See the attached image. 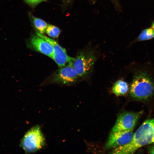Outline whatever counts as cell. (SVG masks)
<instances>
[{
    "mask_svg": "<svg viewBox=\"0 0 154 154\" xmlns=\"http://www.w3.org/2000/svg\"><path fill=\"white\" fill-rule=\"evenodd\" d=\"M34 25L38 33L42 34L46 32L48 24L43 20L34 16L32 17Z\"/></svg>",
    "mask_w": 154,
    "mask_h": 154,
    "instance_id": "cell-11",
    "label": "cell"
},
{
    "mask_svg": "<svg viewBox=\"0 0 154 154\" xmlns=\"http://www.w3.org/2000/svg\"><path fill=\"white\" fill-rule=\"evenodd\" d=\"M79 77L71 66L67 65L60 67L52 78L53 82L62 84H68L76 82Z\"/></svg>",
    "mask_w": 154,
    "mask_h": 154,
    "instance_id": "cell-8",
    "label": "cell"
},
{
    "mask_svg": "<svg viewBox=\"0 0 154 154\" xmlns=\"http://www.w3.org/2000/svg\"><path fill=\"white\" fill-rule=\"evenodd\" d=\"M96 59L92 51L84 50L80 52L76 58H73L68 65L73 68L79 76H85L92 69Z\"/></svg>",
    "mask_w": 154,
    "mask_h": 154,
    "instance_id": "cell-4",
    "label": "cell"
},
{
    "mask_svg": "<svg viewBox=\"0 0 154 154\" xmlns=\"http://www.w3.org/2000/svg\"><path fill=\"white\" fill-rule=\"evenodd\" d=\"M128 90V86L127 83L120 80L116 81L112 88L113 92L117 96L125 95L127 92Z\"/></svg>",
    "mask_w": 154,
    "mask_h": 154,
    "instance_id": "cell-10",
    "label": "cell"
},
{
    "mask_svg": "<svg viewBox=\"0 0 154 154\" xmlns=\"http://www.w3.org/2000/svg\"><path fill=\"white\" fill-rule=\"evenodd\" d=\"M36 35L49 43L52 46L54 50L53 60L59 67L68 65L73 58L67 54L65 49L53 39L41 34L36 33Z\"/></svg>",
    "mask_w": 154,
    "mask_h": 154,
    "instance_id": "cell-7",
    "label": "cell"
},
{
    "mask_svg": "<svg viewBox=\"0 0 154 154\" xmlns=\"http://www.w3.org/2000/svg\"><path fill=\"white\" fill-rule=\"evenodd\" d=\"M31 47L39 52L53 59L54 50L52 46L48 42L37 35H33L31 39Z\"/></svg>",
    "mask_w": 154,
    "mask_h": 154,
    "instance_id": "cell-9",
    "label": "cell"
},
{
    "mask_svg": "<svg viewBox=\"0 0 154 154\" xmlns=\"http://www.w3.org/2000/svg\"><path fill=\"white\" fill-rule=\"evenodd\" d=\"M152 28L154 30V21L152 23Z\"/></svg>",
    "mask_w": 154,
    "mask_h": 154,
    "instance_id": "cell-16",
    "label": "cell"
},
{
    "mask_svg": "<svg viewBox=\"0 0 154 154\" xmlns=\"http://www.w3.org/2000/svg\"><path fill=\"white\" fill-rule=\"evenodd\" d=\"M149 152L150 154H154V146H152L149 148Z\"/></svg>",
    "mask_w": 154,
    "mask_h": 154,
    "instance_id": "cell-15",
    "label": "cell"
},
{
    "mask_svg": "<svg viewBox=\"0 0 154 154\" xmlns=\"http://www.w3.org/2000/svg\"><path fill=\"white\" fill-rule=\"evenodd\" d=\"M45 32L50 37L57 38L60 35V31L58 27L49 24L48 25Z\"/></svg>",
    "mask_w": 154,
    "mask_h": 154,
    "instance_id": "cell-13",
    "label": "cell"
},
{
    "mask_svg": "<svg viewBox=\"0 0 154 154\" xmlns=\"http://www.w3.org/2000/svg\"><path fill=\"white\" fill-rule=\"evenodd\" d=\"M133 134V129L111 132L105 144L104 149H110L129 143L132 139Z\"/></svg>",
    "mask_w": 154,
    "mask_h": 154,
    "instance_id": "cell-6",
    "label": "cell"
},
{
    "mask_svg": "<svg viewBox=\"0 0 154 154\" xmlns=\"http://www.w3.org/2000/svg\"><path fill=\"white\" fill-rule=\"evenodd\" d=\"M143 111L137 112H125L118 116L111 132L124 131L133 129Z\"/></svg>",
    "mask_w": 154,
    "mask_h": 154,
    "instance_id": "cell-5",
    "label": "cell"
},
{
    "mask_svg": "<svg viewBox=\"0 0 154 154\" xmlns=\"http://www.w3.org/2000/svg\"><path fill=\"white\" fill-rule=\"evenodd\" d=\"M45 139L40 126L37 125L30 129L22 139L20 146L26 153L35 152L42 148Z\"/></svg>",
    "mask_w": 154,
    "mask_h": 154,
    "instance_id": "cell-3",
    "label": "cell"
},
{
    "mask_svg": "<svg viewBox=\"0 0 154 154\" xmlns=\"http://www.w3.org/2000/svg\"><path fill=\"white\" fill-rule=\"evenodd\" d=\"M154 37V30L152 28H147L143 30L137 38L139 41L151 39Z\"/></svg>",
    "mask_w": 154,
    "mask_h": 154,
    "instance_id": "cell-12",
    "label": "cell"
},
{
    "mask_svg": "<svg viewBox=\"0 0 154 154\" xmlns=\"http://www.w3.org/2000/svg\"><path fill=\"white\" fill-rule=\"evenodd\" d=\"M133 98L145 100L154 94V80L150 74L144 70L136 71L133 76L129 90Z\"/></svg>",
    "mask_w": 154,
    "mask_h": 154,
    "instance_id": "cell-2",
    "label": "cell"
},
{
    "mask_svg": "<svg viewBox=\"0 0 154 154\" xmlns=\"http://www.w3.org/2000/svg\"><path fill=\"white\" fill-rule=\"evenodd\" d=\"M27 3L32 5L37 4L44 0H25Z\"/></svg>",
    "mask_w": 154,
    "mask_h": 154,
    "instance_id": "cell-14",
    "label": "cell"
},
{
    "mask_svg": "<svg viewBox=\"0 0 154 154\" xmlns=\"http://www.w3.org/2000/svg\"><path fill=\"white\" fill-rule=\"evenodd\" d=\"M154 143V118L145 121L133 133L129 143L114 148L111 154H132L142 147Z\"/></svg>",
    "mask_w": 154,
    "mask_h": 154,
    "instance_id": "cell-1",
    "label": "cell"
}]
</instances>
